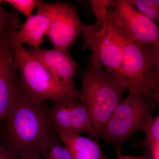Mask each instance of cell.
Listing matches in <instances>:
<instances>
[{
    "label": "cell",
    "instance_id": "9",
    "mask_svg": "<svg viewBox=\"0 0 159 159\" xmlns=\"http://www.w3.org/2000/svg\"><path fill=\"white\" fill-rule=\"evenodd\" d=\"M12 32L9 31L0 38V123L6 120L23 92L10 42Z\"/></svg>",
    "mask_w": 159,
    "mask_h": 159
},
{
    "label": "cell",
    "instance_id": "3",
    "mask_svg": "<svg viewBox=\"0 0 159 159\" xmlns=\"http://www.w3.org/2000/svg\"><path fill=\"white\" fill-rule=\"evenodd\" d=\"M82 82L78 99L87 111L98 138L126 89L113 74L93 67L84 75Z\"/></svg>",
    "mask_w": 159,
    "mask_h": 159
},
{
    "label": "cell",
    "instance_id": "21",
    "mask_svg": "<svg viewBox=\"0 0 159 159\" xmlns=\"http://www.w3.org/2000/svg\"><path fill=\"white\" fill-rule=\"evenodd\" d=\"M118 159H147L144 156H141L133 157L129 156H123L122 155L119 156Z\"/></svg>",
    "mask_w": 159,
    "mask_h": 159
},
{
    "label": "cell",
    "instance_id": "14",
    "mask_svg": "<svg viewBox=\"0 0 159 159\" xmlns=\"http://www.w3.org/2000/svg\"><path fill=\"white\" fill-rule=\"evenodd\" d=\"M70 100L56 102L52 109L50 119L56 132L62 131L73 133L70 105Z\"/></svg>",
    "mask_w": 159,
    "mask_h": 159
},
{
    "label": "cell",
    "instance_id": "23",
    "mask_svg": "<svg viewBox=\"0 0 159 159\" xmlns=\"http://www.w3.org/2000/svg\"><path fill=\"white\" fill-rule=\"evenodd\" d=\"M5 148L6 147L4 145H0V157H1Z\"/></svg>",
    "mask_w": 159,
    "mask_h": 159
},
{
    "label": "cell",
    "instance_id": "12",
    "mask_svg": "<svg viewBox=\"0 0 159 159\" xmlns=\"http://www.w3.org/2000/svg\"><path fill=\"white\" fill-rule=\"evenodd\" d=\"M56 133L70 151L74 159H107L98 142L94 139L72 133Z\"/></svg>",
    "mask_w": 159,
    "mask_h": 159
},
{
    "label": "cell",
    "instance_id": "15",
    "mask_svg": "<svg viewBox=\"0 0 159 159\" xmlns=\"http://www.w3.org/2000/svg\"><path fill=\"white\" fill-rule=\"evenodd\" d=\"M134 8L157 24L159 19V0H131Z\"/></svg>",
    "mask_w": 159,
    "mask_h": 159
},
{
    "label": "cell",
    "instance_id": "17",
    "mask_svg": "<svg viewBox=\"0 0 159 159\" xmlns=\"http://www.w3.org/2000/svg\"><path fill=\"white\" fill-rule=\"evenodd\" d=\"M0 1V38L12 29H17L19 16L15 12H8L1 6Z\"/></svg>",
    "mask_w": 159,
    "mask_h": 159
},
{
    "label": "cell",
    "instance_id": "11",
    "mask_svg": "<svg viewBox=\"0 0 159 159\" xmlns=\"http://www.w3.org/2000/svg\"><path fill=\"white\" fill-rule=\"evenodd\" d=\"M49 26L50 20L48 16L38 10L37 14L27 18L19 30L12 31L10 38L11 47L15 48L26 43L34 48H39L44 37L48 34Z\"/></svg>",
    "mask_w": 159,
    "mask_h": 159
},
{
    "label": "cell",
    "instance_id": "1",
    "mask_svg": "<svg viewBox=\"0 0 159 159\" xmlns=\"http://www.w3.org/2000/svg\"><path fill=\"white\" fill-rule=\"evenodd\" d=\"M6 120L5 144L17 158L47 154L56 132L43 102L22 93Z\"/></svg>",
    "mask_w": 159,
    "mask_h": 159
},
{
    "label": "cell",
    "instance_id": "2",
    "mask_svg": "<svg viewBox=\"0 0 159 159\" xmlns=\"http://www.w3.org/2000/svg\"><path fill=\"white\" fill-rule=\"evenodd\" d=\"M115 33L123 52L122 66L115 76L125 89L138 93L158 104L159 48L138 45Z\"/></svg>",
    "mask_w": 159,
    "mask_h": 159
},
{
    "label": "cell",
    "instance_id": "13",
    "mask_svg": "<svg viewBox=\"0 0 159 159\" xmlns=\"http://www.w3.org/2000/svg\"><path fill=\"white\" fill-rule=\"evenodd\" d=\"M70 105L73 133L79 135L87 134L97 138L88 112L79 99H71Z\"/></svg>",
    "mask_w": 159,
    "mask_h": 159
},
{
    "label": "cell",
    "instance_id": "19",
    "mask_svg": "<svg viewBox=\"0 0 159 159\" xmlns=\"http://www.w3.org/2000/svg\"><path fill=\"white\" fill-rule=\"evenodd\" d=\"M46 155L48 159H74L68 148L57 142L51 145Z\"/></svg>",
    "mask_w": 159,
    "mask_h": 159
},
{
    "label": "cell",
    "instance_id": "20",
    "mask_svg": "<svg viewBox=\"0 0 159 159\" xmlns=\"http://www.w3.org/2000/svg\"><path fill=\"white\" fill-rule=\"evenodd\" d=\"M17 158V157L16 156L14 152L9 148H6V147L0 157V159H16Z\"/></svg>",
    "mask_w": 159,
    "mask_h": 159
},
{
    "label": "cell",
    "instance_id": "6",
    "mask_svg": "<svg viewBox=\"0 0 159 159\" xmlns=\"http://www.w3.org/2000/svg\"><path fill=\"white\" fill-rule=\"evenodd\" d=\"M106 19L114 32L129 41L159 48L158 26L138 11L129 0L111 1Z\"/></svg>",
    "mask_w": 159,
    "mask_h": 159
},
{
    "label": "cell",
    "instance_id": "18",
    "mask_svg": "<svg viewBox=\"0 0 159 159\" xmlns=\"http://www.w3.org/2000/svg\"><path fill=\"white\" fill-rule=\"evenodd\" d=\"M4 2L9 3L28 18L32 15V11L36 8V0H6Z\"/></svg>",
    "mask_w": 159,
    "mask_h": 159
},
{
    "label": "cell",
    "instance_id": "7",
    "mask_svg": "<svg viewBox=\"0 0 159 159\" xmlns=\"http://www.w3.org/2000/svg\"><path fill=\"white\" fill-rule=\"evenodd\" d=\"M106 13L97 17V22L93 25L84 24L83 48L89 49L92 51L93 67L105 68L107 73L116 75L122 66L123 49L117 35L107 22Z\"/></svg>",
    "mask_w": 159,
    "mask_h": 159
},
{
    "label": "cell",
    "instance_id": "8",
    "mask_svg": "<svg viewBox=\"0 0 159 159\" xmlns=\"http://www.w3.org/2000/svg\"><path fill=\"white\" fill-rule=\"evenodd\" d=\"M36 8L49 17L50 26L47 35L54 48L67 51L82 31L84 24L80 19L76 7L67 3L37 1Z\"/></svg>",
    "mask_w": 159,
    "mask_h": 159
},
{
    "label": "cell",
    "instance_id": "10",
    "mask_svg": "<svg viewBox=\"0 0 159 159\" xmlns=\"http://www.w3.org/2000/svg\"><path fill=\"white\" fill-rule=\"evenodd\" d=\"M51 73L61 85L70 89H76L74 77L79 64L71 57L67 50L34 48L29 51Z\"/></svg>",
    "mask_w": 159,
    "mask_h": 159
},
{
    "label": "cell",
    "instance_id": "22",
    "mask_svg": "<svg viewBox=\"0 0 159 159\" xmlns=\"http://www.w3.org/2000/svg\"><path fill=\"white\" fill-rule=\"evenodd\" d=\"M22 159H43L41 157V156H30L26 157Z\"/></svg>",
    "mask_w": 159,
    "mask_h": 159
},
{
    "label": "cell",
    "instance_id": "4",
    "mask_svg": "<svg viewBox=\"0 0 159 159\" xmlns=\"http://www.w3.org/2000/svg\"><path fill=\"white\" fill-rule=\"evenodd\" d=\"M158 103L134 92L117 105L106 123L101 137L113 147L118 156L123 144L136 132L144 130Z\"/></svg>",
    "mask_w": 159,
    "mask_h": 159
},
{
    "label": "cell",
    "instance_id": "16",
    "mask_svg": "<svg viewBox=\"0 0 159 159\" xmlns=\"http://www.w3.org/2000/svg\"><path fill=\"white\" fill-rule=\"evenodd\" d=\"M143 131L145 133V138L142 144L148 148L154 145L159 143V116L152 118L145 126Z\"/></svg>",
    "mask_w": 159,
    "mask_h": 159
},
{
    "label": "cell",
    "instance_id": "5",
    "mask_svg": "<svg viewBox=\"0 0 159 159\" xmlns=\"http://www.w3.org/2000/svg\"><path fill=\"white\" fill-rule=\"evenodd\" d=\"M13 49V48H12ZM14 61L20 72L23 93L30 99L56 102L78 99L79 92L61 85L45 67L23 48L13 49Z\"/></svg>",
    "mask_w": 159,
    "mask_h": 159
}]
</instances>
